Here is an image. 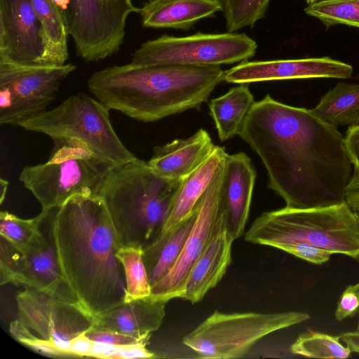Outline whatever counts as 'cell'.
<instances>
[{
    "instance_id": "1",
    "label": "cell",
    "mask_w": 359,
    "mask_h": 359,
    "mask_svg": "<svg viewBox=\"0 0 359 359\" xmlns=\"http://www.w3.org/2000/svg\"><path fill=\"white\" fill-rule=\"evenodd\" d=\"M238 135L260 158L268 187L285 206L309 208L345 202L353 165L344 137L311 109L266 95L255 102Z\"/></svg>"
},
{
    "instance_id": "2",
    "label": "cell",
    "mask_w": 359,
    "mask_h": 359,
    "mask_svg": "<svg viewBox=\"0 0 359 359\" xmlns=\"http://www.w3.org/2000/svg\"><path fill=\"white\" fill-rule=\"evenodd\" d=\"M50 238L65 285L93 318L124 302L121 246L108 209L97 194H77L53 209Z\"/></svg>"
},
{
    "instance_id": "3",
    "label": "cell",
    "mask_w": 359,
    "mask_h": 359,
    "mask_svg": "<svg viewBox=\"0 0 359 359\" xmlns=\"http://www.w3.org/2000/svg\"><path fill=\"white\" fill-rule=\"evenodd\" d=\"M220 66L179 65L108 67L94 72L87 84L111 109L142 122H154L199 109L224 81Z\"/></svg>"
},
{
    "instance_id": "4",
    "label": "cell",
    "mask_w": 359,
    "mask_h": 359,
    "mask_svg": "<svg viewBox=\"0 0 359 359\" xmlns=\"http://www.w3.org/2000/svg\"><path fill=\"white\" fill-rule=\"evenodd\" d=\"M182 180L159 177L137 158L110 170L96 194L106 204L121 246L144 249L157 238Z\"/></svg>"
},
{
    "instance_id": "5",
    "label": "cell",
    "mask_w": 359,
    "mask_h": 359,
    "mask_svg": "<svg viewBox=\"0 0 359 359\" xmlns=\"http://www.w3.org/2000/svg\"><path fill=\"white\" fill-rule=\"evenodd\" d=\"M245 240L270 247L280 242L305 243L359 260V221L346 202L264 212L253 221Z\"/></svg>"
},
{
    "instance_id": "6",
    "label": "cell",
    "mask_w": 359,
    "mask_h": 359,
    "mask_svg": "<svg viewBox=\"0 0 359 359\" xmlns=\"http://www.w3.org/2000/svg\"><path fill=\"white\" fill-rule=\"evenodd\" d=\"M43 163L26 165L19 180L41 204V210L62 205L77 194H96L116 165L95 154L83 141L58 137Z\"/></svg>"
},
{
    "instance_id": "7",
    "label": "cell",
    "mask_w": 359,
    "mask_h": 359,
    "mask_svg": "<svg viewBox=\"0 0 359 359\" xmlns=\"http://www.w3.org/2000/svg\"><path fill=\"white\" fill-rule=\"evenodd\" d=\"M16 295L12 337L33 351L51 358H71L75 338L92 328L93 318L76 302L24 287Z\"/></svg>"
},
{
    "instance_id": "8",
    "label": "cell",
    "mask_w": 359,
    "mask_h": 359,
    "mask_svg": "<svg viewBox=\"0 0 359 359\" xmlns=\"http://www.w3.org/2000/svg\"><path fill=\"white\" fill-rule=\"evenodd\" d=\"M111 109L83 93L68 97L56 107L21 123L29 131L51 137H65L83 141L97 155L116 165L137 157L122 142L110 119Z\"/></svg>"
},
{
    "instance_id": "9",
    "label": "cell",
    "mask_w": 359,
    "mask_h": 359,
    "mask_svg": "<svg viewBox=\"0 0 359 359\" xmlns=\"http://www.w3.org/2000/svg\"><path fill=\"white\" fill-rule=\"evenodd\" d=\"M309 319V313L294 311L270 313L215 311L182 342L201 358H237L267 335Z\"/></svg>"
},
{
    "instance_id": "10",
    "label": "cell",
    "mask_w": 359,
    "mask_h": 359,
    "mask_svg": "<svg viewBox=\"0 0 359 359\" xmlns=\"http://www.w3.org/2000/svg\"><path fill=\"white\" fill-rule=\"evenodd\" d=\"M85 62H98L119 50L126 20L139 13L131 0H52Z\"/></svg>"
},
{
    "instance_id": "11",
    "label": "cell",
    "mask_w": 359,
    "mask_h": 359,
    "mask_svg": "<svg viewBox=\"0 0 359 359\" xmlns=\"http://www.w3.org/2000/svg\"><path fill=\"white\" fill-rule=\"evenodd\" d=\"M257 48V42L245 33L197 32L182 37L164 34L142 43L130 63L220 66L248 60Z\"/></svg>"
},
{
    "instance_id": "12",
    "label": "cell",
    "mask_w": 359,
    "mask_h": 359,
    "mask_svg": "<svg viewBox=\"0 0 359 359\" xmlns=\"http://www.w3.org/2000/svg\"><path fill=\"white\" fill-rule=\"evenodd\" d=\"M76 67L28 65L0 57V123L18 126L46 111Z\"/></svg>"
},
{
    "instance_id": "13",
    "label": "cell",
    "mask_w": 359,
    "mask_h": 359,
    "mask_svg": "<svg viewBox=\"0 0 359 359\" xmlns=\"http://www.w3.org/2000/svg\"><path fill=\"white\" fill-rule=\"evenodd\" d=\"M0 283L29 287L76 302L61 274L54 244L42 233L21 250L1 238Z\"/></svg>"
},
{
    "instance_id": "14",
    "label": "cell",
    "mask_w": 359,
    "mask_h": 359,
    "mask_svg": "<svg viewBox=\"0 0 359 359\" xmlns=\"http://www.w3.org/2000/svg\"><path fill=\"white\" fill-rule=\"evenodd\" d=\"M223 163L196 205L194 224L177 261L166 276L151 286L150 297L154 300L168 302L180 298L184 292L189 273L209 242L217 219Z\"/></svg>"
},
{
    "instance_id": "15",
    "label": "cell",
    "mask_w": 359,
    "mask_h": 359,
    "mask_svg": "<svg viewBox=\"0 0 359 359\" xmlns=\"http://www.w3.org/2000/svg\"><path fill=\"white\" fill-rule=\"evenodd\" d=\"M353 67L327 56L300 59L243 61L224 72V81L231 83L312 79H348Z\"/></svg>"
},
{
    "instance_id": "16",
    "label": "cell",
    "mask_w": 359,
    "mask_h": 359,
    "mask_svg": "<svg viewBox=\"0 0 359 359\" xmlns=\"http://www.w3.org/2000/svg\"><path fill=\"white\" fill-rule=\"evenodd\" d=\"M41 27L32 0H0V57L41 65Z\"/></svg>"
},
{
    "instance_id": "17",
    "label": "cell",
    "mask_w": 359,
    "mask_h": 359,
    "mask_svg": "<svg viewBox=\"0 0 359 359\" xmlns=\"http://www.w3.org/2000/svg\"><path fill=\"white\" fill-rule=\"evenodd\" d=\"M255 180V169L246 154H226L223 163L218 211L233 241L244 232Z\"/></svg>"
},
{
    "instance_id": "18",
    "label": "cell",
    "mask_w": 359,
    "mask_h": 359,
    "mask_svg": "<svg viewBox=\"0 0 359 359\" xmlns=\"http://www.w3.org/2000/svg\"><path fill=\"white\" fill-rule=\"evenodd\" d=\"M233 241L218 211L212 234L189 273L181 299L195 304L218 284L230 265Z\"/></svg>"
},
{
    "instance_id": "19",
    "label": "cell",
    "mask_w": 359,
    "mask_h": 359,
    "mask_svg": "<svg viewBox=\"0 0 359 359\" xmlns=\"http://www.w3.org/2000/svg\"><path fill=\"white\" fill-rule=\"evenodd\" d=\"M215 147L207 130L201 128L187 138L155 147L147 163L161 177L182 180L205 161Z\"/></svg>"
},
{
    "instance_id": "20",
    "label": "cell",
    "mask_w": 359,
    "mask_h": 359,
    "mask_svg": "<svg viewBox=\"0 0 359 359\" xmlns=\"http://www.w3.org/2000/svg\"><path fill=\"white\" fill-rule=\"evenodd\" d=\"M167 302L150 297L121 304L93 317V329L150 338L151 333L161 325Z\"/></svg>"
},
{
    "instance_id": "21",
    "label": "cell",
    "mask_w": 359,
    "mask_h": 359,
    "mask_svg": "<svg viewBox=\"0 0 359 359\" xmlns=\"http://www.w3.org/2000/svg\"><path fill=\"white\" fill-rule=\"evenodd\" d=\"M226 154L224 147L215 145L205 161L182 179L170 214L158 236L153 242L165 238L194 213L198 202Z\"/></svg>"
},
{
    "instance_id": "22",
    "label": "cell",
    "mask_w": 359,
    "mask_h": 359,
    "mask_svg": "<svg viewBox=\"0 0 359 359\" xmlns=\"http://www.w3.org/2000/svg\"><path fill=\"white\" fill-rule=\"evenodd\" d=\"M219 11L220 0H149L138 13L145 27L188 30Z\"/></svg>"
},
{
    "instance_id": "23",
    "label": "cell",
    "mask_w": 359,
    "mask_h": 359,
    "mask_svg": "<svg viewBox=\"0 0 359 359\" xmlns=\"http://www.w3.org/2000/svg\"><path fill=\"white\" fill-rule=\"evenodd\" d=\"M248 83H240L208 104L221 142L238 135L253 104L254 96Z\"/></svg>"
},
{
    "instance_id": "24",
    "label": "cell",
    "mask_w": 359,
    "mask_h": 359,
    "mask_svg": "<svg viewBox=\"0 0 359 359\" xmlns=\"http://www.w3.org/2000/svg\"><path fill=\"white\" fill-rule=\"evenodd\" d=\"M196 216L194 213L163 239L143 249V259L151 286L166 276L177 261Z\"/></svg>"
},
{
    "instance_id": "25",
    "label": "cell",
    "mask_w": 359,
    "mask_h": 359,
    "mask_svg": "<svg viewBox=\"0 0 359 359\" xmlns=\"http://www.w3.org/2000/svg\"><path fill=\"white\" fill-rule=\"evenodd\" d=\"M41 27L43 65H63L68 59L67 29L52 0H32Z\"/></svg>"
},
{
    "instance_id": "26",
    "label": "cell",
    "mask_w": 359,
    "mask_h": 359,
    "mask_svg": "<svg viewBox=\"0 0 359 359\" xmlns=\"http://www.w3.org/2000/svg\"><path fill=\"white\" fill-rule=\"evenodd\" d=\"M311 111L335 127L358 124L359 84L339 83Z\"/></svg>"
},
{
    "instance_id": "27",
    "label": "cell",
    "mask_w": 359,
    "mask_h": 359,
    "mask_svg": "<svg viewBox=\"0 0 359 359\" xmlns=\"http://www.w3.org/2000/svg\"><path fill=\"white\" fill-rule=\"evenodd\" d=\"M116 255L125 274L126 292L123 302L149 297L151 286L143 259V249L137 246H121Z\"/></svg>"
},
{
    "instance_id": "28",
    "label": "cell",
    "mask_w": 359,
    "mask_h": 359,
    "mask_svg": "<svg viewBox=\"0 0 359 359\" xmlns=\"http://www.w3.org/2000/svg\"><path fill=\"white\" fill-rule=\"evenodd\" d=\"M340 339V336L308 330L298 336L290 350L293 354L310 358H348L351 351Z\"/></svg>"
},
{
    "instance_id": "29",
    "label": "cell",
    "mask_w": 359,
    "mask_h": 359,
    "mask_svg": "<svg viewBox=\"0 0 359 359\" xmlns=\"http://www.w3.org/2000/svg\"><path fill=\"white\" fill-rule=\"evenodd\" d=\"M51 210H41L31 219L20 218L8 211L0 212V236L17 250L27 247L39 234L40 225Z\"/></svg>"
},
{
    "instance_id": "30",
    "label": "cell",
    "mask_w": 359,
    "mask_h": 359,
    "mask_svg": "<svg viewBox=\"0 0 359 359\" xmlns=\"http://www.w3.org/2000/svg\"><path fill=\"white\" fill-rule=\"evenodd\" d=\"M304 12L326 29L337 25L359 28V0H320L309 4Z\"/></svg>"
},
{
    "instance_id": "31",
    "label": "cell",
    "mask_w": 359,
    "mask_h": 359,
    "mask_svg": "<svg viewBox=\"0 0 359 359\" xmlns=\"http://www.w3.org/2000/svg\"><path fill=\"white\" fill-rule=\"evenodd\" d=\"M228 32L249 27L265 17L271 0H220Z\"/></svg>"
},
{
    "instance_id": "32",
    "label": "cell",
    "mask_w": 359,
    "mask_h": 359,
    "mask_svg": "<svg viewBox=\"0 0 359 359\" xmlns=\"http://www.w3.org/2000/svg\"><path fill=\"white\" fill-rule=\"evenodd\" d=\"M271 247L317 265L327 262L332 255L324 248L300 242L276 243Z\"/></svg>"
},
{
    "instance_id": "33",
    "label": "cell",
    "mask_w": 359,
    "mask_h": 359,
    "mask_svg": "<svg viewBox=\"0 0 359 359\" xmlns=\"http://www.w3.org/2000/svg\"><path fill=\"white\" fill-rule=\"evenodd\" d=\"M359 311V281L348 285L341 293L334 312L335 318L341 321L353 316Z\"/></svg>"
},
{
    "instance_id": "34",
    "label": "cell",
    "mask_w": 359,
    "mask_h": 359,
    "mask_svg": "<svg viewBox=\"0 0 359 359\" xmlns=\"http://www.w3.org/2000/svg\"><path fill=\"white\" fill-rule=\"evenodd\" d=\"M86 335L91 340L114 345H131L141 342H149L150 338H137L118 332L90 329Z\"/></svg>"
},
{
    "instance_id": "35",
    "label": "cell",
    "mask_w": 359,
    "mask_h": 359,
    "mask_svg": "<svg viewBox=\"0 0 359 359\" xmlns=\"http://www.w3.org/2000/svg\"><path fill=\"white\" fill-rule=\"evenodd\" d=\"M344 140L353 168L359 170V123L350 126Z\"/></svg>"
},
{
    "instance_id": "36",
    "label": "cell",
    "mask_w": 359,
    "mask_h": 359,
    "mask_svg": "<svg viewBox=\"0 0 359 359\" xmlns=\"http://www.w3.org/2000/svg\"><path fill=\"white\" fill-rule=\"evenodd\" d=\"M344 200L356 216H359V170L354 169L344 193Z\"/></svg>"
},
{
    "instance_id": "37",
    "label": "cell",
    "mask_w": 359,
    "mask_h": 359,
    "mask_svg": "<svg viewBox=\"0 0 359 359\" xmlns=\"http://www.w3.org/2000/svg\"><path fill=\"white\" fill-rule=\"evenodd\" d=\"M341 339L351 352L359 353V332L357 331L346 332L340 335Z\"/></svg>"
},
{
    "instance_id": "38",
    "label": "cell",
    "mask_w": 359,
    "mask_h": 359,
    "mask_svg": "<svg viewBox=\"0 0 359 359\" xmlns=\"http://www.w3.org/2000/svg\"><path fill=\"white\" fill-rule=\"evenodd\" d=\"M8 182L6 180L1 178L0 180V203L1 204L4 201L8 189Z\"/></svg>"
},
{
    "instance_id": "39",
    "label": "cell",
    "mask_w": 359,
    "mask_h": 359,
    "mask_svg": "<svg viewBox=\"0 0 359 359\" xmlns=\"http://www.w3.org/2000/svg\"><path fill=\"white\" fill-rule=\"evenodd\" d=\"M304 1L309 5V4H313V3L320 1V0H304Z\"/></svg>"
},
{
    "instance_id": "40",
    "label": "cell",
    "mask_w": 359,
    "mask_h": 359,
    "mask_svg": "<svg viewBox=\"0 0 359 359\" xmlns=\"http://www.w3.org/2000/svg\"><path fill=\"white\" fill-rule=\"evenodd\" d=\"M355 331L359 332V319H358V323Z\"/></svg>"
},
{
    "instance_id": "41",
    "label": "cell",
    "mask_w": 359,
    "mask_h": 359,
    "mask_svg": "<svg viewBox=\"0 0 359 359\" xmlns=\"http://www.w3.org/2000/svg\"><path fill=\"white\" fill-rule=\"evenodd\" d=\"M357 217H358V221H359V216H357Z\"/></svg>"
}]
</instances>
